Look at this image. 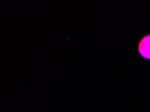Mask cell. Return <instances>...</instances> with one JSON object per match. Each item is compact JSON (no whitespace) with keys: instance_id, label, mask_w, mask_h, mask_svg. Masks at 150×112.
Returning <instances> with one entry per match:
<instances>
[{"instance_id":"1","label":"cell","mask_w":150,"mask_h":112,"mask_svg":"<svg viewBox=\"0 0 150 112\" xmlns=\"http://www.w3.org/2000/svg\"><path fill=\"white\" fill-rule=\"evenodd\" d=\"M138 50L142 58L150 60V33L145 35L140 40Z\"/></svg>"}]
</instances>
